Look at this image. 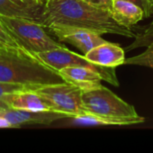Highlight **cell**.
<instances>
[{
    "label": "cell",
    "mask_w": 153,
    "mask_h": 153,
    "mask_svg": "<svg viewBox=\"0 0 153 153\" xmlns=\"http://www.w3.org/2000/svg\"><path fill=\"white\" fill-rule=\"evenodd\" d=\"M41 24L65 25L96 31L100 34H116L135 38L133 29L119 25L109 11L95 7L85 0H48L42 9Z\"/></svg>",
    "instance_id": "cell-1"
},
{
    "label": "cell",
    "mask_w": 153,
    "mask_h": 153,
    "mask_svg": "<svg viewBox=\"0 0 153 153\" xmlns=\"http://www.w3.org/2000/svg\"><path fill=\"white\" fill-rule=\"evenodd\" d=\"M59 73L24 48L0 45V82L43 86L64 82Z\"/></svg>",
    "instance_id": "cell-2"
},
{
    "label": "cell",
    "mask_w": 153,
    "mask_h": 153,
    "mask_svg": "<svg viewBox=\"0 0 153 153\" xmlns=\"http://www.w3.org/2000/svg\"><path fill=\"white\" fill-rule=\"evenodd\" d=\"M0 20L19 45L27 51L35 54L44 52L64 45L54 39L40 22L21 17L0 15Z\"/></svg>",
    "instance_id": "cell-3"
},
{
    "label": "cell",
    "mask_w": 153,
    "mask_h": 153,
    "mask_svg": "<svg viewBox=\"0 0 153 153\" xmlns=\"http://www.w3.org/2000/svg\"><path fill=\"white\" fill-rule=\"evenodd\" d=\"M82 100L86 113L110 118H136L141 117L134 106L102 85L83 91Z\"/></svg>",
    "instance_id": "cell-4"
},
{
    "label": "cell",
    "mask_w": 153,
    "mask_h": 153,
    "mask_svg": "<svg viewBox=\"0 0 153 153\" xmlns=\"http://www.w3.org/2000/svg\"><path fill=\"white\" fill-rule=\"evenodd\" d=\"M35 91L42 96L52 111L65 114L70 117L85 114L82 105V91L66 82L39 86Z\"/></svg>",
    "instance_id": "cell-5"
},
{
    "label": "cell",
    "mask_w": 153,
    "mask_h": 153,
    "mask_svg": "<svg viewBox=\"0 0 153 153\" xmlns=\"http://www.w3.org/2000/svg\"><path fill=\"white\" fill-rule=\"evenodd\" d=\"M42 63L50 68L59 71L70 66H85L96 70L102 76L103 81L118 87L119 82L116 74V69L112 67H103L91 63L84 56L69 50L64 47L56 48L44 52L34 54Z\"/></svg>",
    "instance_id": "cell-6"
},
{
    "label": "cell",
    "mask_w": 153,
    "mask_h": 153,
    "mask_svg": "<svg viewBox=\"0 0 153 153\" xmlns=\"http://www.w3.org/2000/svg\"><path fill=\"white\" fill-rule=\"evenodd\" d=\"M46 28L57 38L59 42L71 44L80 49L84 55L94 47L107 41L101 37V34L87 29L56 24L49 25Z\"/></svg>",
    "instance_id": "cell-7"
},
{
    "label": "cell",
    "mask_w": 153,
    "mask_h": 153,
    "mask_svg": "<svg viewBox=\"0 0 153 153\" xmlns=\"http://www.w3.org/2000/svg\"><path fill=\"white\" fill-rule=\"evenodd\" d=\"M0 114L9 121L12 128L19 127L24 124L49 125L60 119L69 118L67 115L56 111H28L4 108L0 110Z\"/></svg>",
    "instance_id": "cell-8"
},
{
    "label": "cell",
    "mask_w": 153,
    "mask_h": 153,
    "mask_svg": "<svg viewBox=\"0 0 153 153\" xmlns=\"http://www.w3.org/2000/svg\"><path fill=\"white\" fill-rule=\"evenodd\" d=\"M3 101L8 108L28 111H52L48 101L35 89L7 93L4 96Z\"/></svg>",
    "instance_id": "cell-9"
},
{
    "label": "cell",
    "mask_w": 153,
    "mask_h": 153,
    "mask_svg": "<svg viewBox=\"0 0 153 153\" xmlns=\"http://www.w3.org/2000/svg\"><path fill=\"white\" fill-rule=\"evenodd\" d=\"M125 54V50L118 44L106 41L91 48L84 56L94 65L116 68L118 65H124Z\"/></svg>",
    "instance_id": "cell-10"
},
{
    "label": "cell",
    "mask_w": 153,
    "mask_h": 153,
    "mask_svg": "<svg viewBox=\"0 0 153 153\" xmlns=\"http://www.w3.org/2000/svg\"><path fill=\"white\" fill-rule=\"evenodd\" d=\"M58 73L65 82L80 88L82 91L102 85V76L99 72L89 67L70 66L59 70Z\"/></svg>",
    "instance_id": "cell-11"
},
{
    "label": "cell",
    "mask_w": 153,
    "mask_h": 153,
    "mask_svg": "<svg viewBox=\"0 0 153 153\" xmlns=\"http://www.w3.org/2000/svg\"><path fill=\"white\" fill-rule=\"evenodd\" d=\"M108 11L119 25L128 29H133L145 17L142 8L126 0H113Z\"/></svg>",
    "instance_id": "cell-12"
},
{
    "label": "cell",
    "mask_w": 153,
    "mask_h": 153,
    "mask_svg": "<svg viewBox=\"0 0 153 153\" xmlns=\"http://www.w3.org/2000/svg\"><path fill=\"white\" fill-rule=\"evenodd\" d=\"M42 9L41 5H29L21 0H0V15L26 18L41 23Z\"/></svg>",
    "instance_id": "cell-13"
},
{
    "label": "cell",
    "mask_w": 153,
    "mask_h": 153,
    "mask_svg": "<svg viewBox=\"0 0 153 153\" xmlns=\"http://www.w3.org/2000/svg\"><path fill=\"white\" fill-rule=\"evenodd\" d=\"M73 124L80 126H132L142 124L145 121L143 117L136 118H110L90 113H85L70 117Z\"/></svg>",
    "instance_id": "cell-14"
},
{
    "label": "cell",
    "mask_w": 153,
    "mask_h": 153,
    "mask_svg": "<svg viewBox=\"0 0 153 153\" xmlns=\"http://www.w3.org/2000/svg\"><path fill=\"white\" fill-rule=\"evenodd\" d=\"M124 65H140L153 69V41L146 47L143 53L126 58Z\"/></svg>",
    "instance_id": "cell-15"
},
{
    "label": "cell",
    "mask_w": 153,
    "mask_h": 153,
    "mask_svg": "<svg viewBox=\"0 0 153 153\" xmlns=\"http://www.w3.org/2000/svg\"><path fill=\"white\" fill-rule=\"evenodd\" d=\"M153 41V15L152 20L151 22L138 34H136V37L134 38V41L127 48L134 49L139 47H147L150 43Z\"/></svg>",
    "instance_id": "cell-16"
},
{
    "label": "cell",
    "mask_w": 153,
    "mask_h": 153,
    "mask_svg": "<svg viewBox=\"0 0 153 153\" xmlns=\"http://www.w3.org/2000/svg\"><path fill=\"white\" fill-rule=\"evenodd\" d=\"M38 87L31 86V85H24V84H13V83H3L0 82V110L8 108V107L3 101V98L5 94L18 91H24V90H34Z\"/></svg>",
    "instance_id": "cell-17"
},
{
    "label": "cell",
    "mask_w": 153,
    "mask_h": 153,
    "mask_svg": "<svg viewBox=\"0 0 153 153\" xmlns=\"http://www.w3.org/2000/svg\"><path fill=\"white\" fill-rule=\"evenodd\" d=\"M0 45L9 48H22L19 43L15 40L13 35L9 32L7 28L0 20Z\"/></svg>",
    "instance_id": "cell-18"
},
{
    "label": "cell",
    "mask_w": 153,
    "mask_h": 153,
    "mask_svg": "<svg viewBox=\"0 0 153 153\" xmlns=\"http://www.w3.org/2000/svg\"><path fill=\"white\" fill-rule=\"evenodd\" d=\"M126 1L131 2V3L138 5L140 8H142L143 11L144 12L145 17H147V18L152 17L153 6L148 0H126Z\"/></svg>",
    "instance_id": "cell-19"
},
{
    "label": "cell",
    "mask_w": 153,
    "mask_h": 153,
    "mask_svg": "<svg viewBox=\"0 0 153 153\" xmlns=\"http://www.w3.org/2000/svg\"><path fill=\"white\" fill-rule=\"evenodd\" d=\"M85 1L95 7L101 8L108 11L109 10L113 2V0H85Z\"/></svg>",
    "instance_id": "cell-20"
},
{
    "label": "cell",
    "mask_w": 153,
    "mask_h": 153,
    "mask_svg": "<svg viewBox=\"0 0 153 153\" xmlns=\"http://www.w3.org/2000/svg\"><path fill=\"white\" fill-rule=\"evenodd\" d=\"M0 128H12L9 121L0 114Z\"/></svg>",
    "instance_id": "cell-21"
},
{
    "label": "cell",
    "mask_w": 153,
    "mask_h": 153,
    "mask_svg": "<svg viewBox=\"0 0 153 153\" xmlns=\"http://www.w3.org/2000/svg\"><path fill=\"white\" fill-rule=\"evenodd\" d=\"M22 3L26 4H29V5H32V6H37V5H39L37 3V0H21Z\"/></svg>",
    "instance_id": "cell-22"
},
{
    "label": "cell",
    "mask_w": 153,
    "mask_h": 153,
    "mask_svg": "<svg viewBox=\"0 0 153 153\" xmlns=\"http://www.w3.org/2000/svg\"><path fill=\"white\" fill-rule=\"evenodd\" d=\"M48 1V0H37V3H38V4H39V5L43 6V5H44Z\"/></svg>",
    "instance_id": "cell-23"
},
{
    "label": "cell",
    "mask_w": 153,
    "mask_h": 153,
    "mask_svg": "<svg viewBox=\"0 0 153 153\" xmlns=\"http://www.w3.org/2000/svg\"><path fill=\"white\" fill-rule=\"evenodd\" d=\"M148 1H149V2H150L152 4V6H153V0H148Z\"/></svg>",
    "instance_id": "cell-24"
}]
</instances>
